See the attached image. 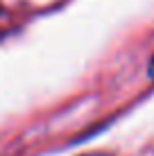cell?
<instances>
[{
	"mask_svg": "<svg viewBox=\"0 0 154 156\" xmlns=\"http://www.w3.org/2000/svg\"><path fill=\"white\" fill-rule=\"evenodd\" d=\"M150 73L154 75V59H152V63H150Z\"/></svg>",
	"mask_w": 154,
	"mask_h": 156,
	"instance_id": "6da1fadb",
	"label": "cell"
},
{
	"mask_svg": "<svg viewBox=\"0 0 154 156\" xmlns=\"http://www.w3.org/2000/svg\"><path fill=\"white\" fill-rule=\"evenodd\" d=\"M86 156H109V154H86Z\"/></svg>",
	"mask_w": 154,
	"mask_h": 156,
	"instance_id": "7a4b0ae2",
	"label": "cell"
}]
</instances>
